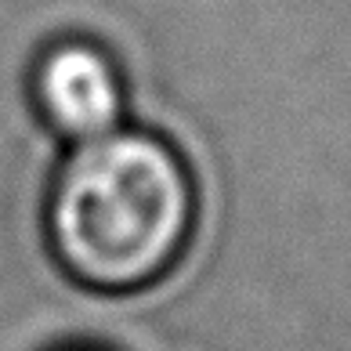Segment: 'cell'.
<instances>
[{
  "instance_id": "3",
  "label": "cell",
  "mask_w": 351,
  "mask_h": 351,
  "mask_svg": "<svg viewBox=\"0 0 351 351\" xmlns=\"http://www.w3.org/2000/svg\"><path fill=\"white\" fill-rule=\"evenodd\" d=\"M62 351H95V348H62Z\"/></svg>"
},
{
  "instance_id": "2",
  "label": "cell",
  "mask_w": 351,
  "mask_h": 351,
  "mask_svg": "<svg viewBox=\"0 0 351 351\" xmlns=\"http://www.w3.org/2000/svg\"><path fill=\"white\" fill-rule=\"evenodd\" d=\"M36 116L66 141H87L123 123L127 84L120 62L90 36H58L29 69Z\"/></svg>"
},
{
  "instance_id": "1",
  "label": "cell",
  "mask_w": 351,
  "mask_h": 351,
  "mask_svg": "<svg viewBox=\"0 0 351 351\" xmlns=\"http://www.w3.org/2000/svg\"><path fill=\"white\" fill-rule=\"evenodd\" d=\"M196 214V178L174 141L120 123L66 152L47 185L44 232L73 282L134 293L185 257Z\"/></svg>"
}]
</instances>
